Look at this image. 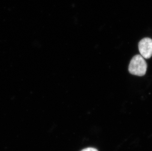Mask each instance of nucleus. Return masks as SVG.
<instances>
[{
  "label": "nucleus",
  "mask_w": 152,
  "mask_h": 151,
  "mask_svg": "<svg viewBox=\"0 0 152 151\" xmlns=\"http://www.w3.org/2000/svg\"><path fill=\"white\" fill-rule=\"evenodd\" d=\"M147 68V65L144 58L138 54L132 59L129 66V71L132 74L142 76L146 74Z\"/></svg>",
  "instance_id": "obj_1"
},
{
  "label": "nucleus",
  "mask_w": 152,
  "mask_h": 151,
  "mask_svg": "<svg viewBox=\"0 0 152 151\" xmlns=\"http://www.w3.org/2000/svg\"><path fill=\"white\" fill-rule=\"evenodd\" d=\"M138 48L141 56L145 59H149L152 56V39L144 38L138 44Z\"/></svg>",
  "instance_id": "obj_2"
},
{
  "label": "nucleus",
  "mask_w": 152,
  "mask_h": 151,
  "mask_svg": "<svg viewBox=\"0 0 152 151\" xmlns=\"http://www.w3.org/2000/svg\"><path fill=\"white\" fill-rule=\"evenodd\" d=\"M81 151H98V150L94 148L89 147V148L84 149Z\"/></svg>",
  "instance_id": "obj_3"
}]
</instances>
